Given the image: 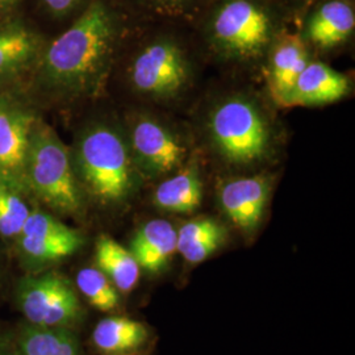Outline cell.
<instances>
[{"label": "cell", "mask_w": 355, "mask_h": 355, "mask_svg": "<svg viewBox=\"0 0 355 355\" xmlns=\"http://www.w3.org/2000/svg\"><path fill=\"white\" fill-rule=\"evenodd\" d=\"M116 37L114 13L101 0L92 1L41 57V83L70 95L95 89L108 67Z\"/></svg>", "instance_id": "cell-1"}, {"label": "cell", "mask_w": 355, "mask_h": 355, "mask_svg": "<svg viewBox=\"0 0 355 355\" xmlns=\"http://www.w3.org/2000/svg\"><path fill=\"white\" fill-rule=\"evenodd\" d=\"M26 187L61 214H76L82 196L67 149L51 127L35 123L26 159Z\"/></svg>", "instance_id": "cell-2"}, {"label": "cell", "mask_w": 355, "mask_h": 355, "mask_svg": "<svg viewBox=\"0 0 355 355\" xmlns=\"http://www.w3.org/2000/svg\"><path fill=\"white\" fill-rule=\"evenodd\" d=\"M76 167L92 195L103 202H120L132 189L127 145L112 128L98 125L82 136L76 149Z\"/></svg>", "instance_id": "cell-3"}, {"label": "cell", "mask_w": 355, "mask_h": 355, "mask_svg": "<svg viewBox=\"0 0 355 355\" xmlns=\"http://www.w3.org/2000/svg\"><path fill=\"white\" fill-rule=\"evenodd\" d=\"M209 130L217 150L233 164L259 161L268 149L266 120L253 103L245 99L221 103L211 116Z\"/></svg>", "instance_id": "cell-4"}, {"label": "cell", "mask_w": 355, "mask_h": 355, "mask_svg": "<svg viewBox=\"0 0 355 355\" xmlns=\"http://www.w3.org/2000/svg\"><path fill=\"white\" fill-rule=\"evenodd\" d=\"M16 303L26 322L45 328H69L82 308L70 280L58 272L32 274L19 282Z\"/></svg>", "instance_id": "cell-5"}, {"label": "cell", "mask_w": 355, "mask_h": 355, "mask_svg": "<svg viewBox=\"0 0 355 355\" xmlns=\"http://www.w3.org/2000/svg\"><path fill=\"white\" fill-rule=\"evenodd\" d=\"M216 44L239 57L258 55L268 45L272 21L255 0H225L211 21Z\"/></svg>", "instance_id": "cell-6"}, {"label": "cell", "mask_w": 355, "mask_h": 355, "mask_svg": "<svg viewBox=\"0 0 355 355\" xmlns=\"http://www.w3.org/2000/svg\"><path fill=\"white\" fill-rule=\"evenodd\" d=\"M16 243L23 263L32 272H40L76 253L83 245V237L58 218L35 211L28 216Z\"/></svg>", "instance_id": "cell-7"}, {"label": "cell", "mask_w": 355, "mask_h": 355, "mask_svg": "<svg viewBox=\"0 0 355 355\" xmlns=\"http://www.w3.org/2000/svg\"><path fill=\"white\" fill-rule=\"evenodd\" d=\"M189 66L179 46L168 40L148 45L132 66L135 87L155 96H170L186 85Z\"/></svg>", "instance_id": "cell-8"}, {"label": "cell", "mask_w": 355, "mask_h": 355, "mask_svg": "<svg viewBox=\"0 0 355 355\" xmlns=\"http://www.w3.org/2000/svg\"><path fill=\"white\" fill-rule=\"evenodd\" d=\"M36 119L19 103L0 98V183L26 190V159Z\"/></svg>", "instance_id": "cell-9"}, {"label": "cell", "mask_w": 355, "mask_h": 355, "mask_svg": "<svg viewBox=\"0 0 355 355\" xmlns=\"http://www.w3.org/2000/svg\"><path fill=\"white\" fill-rule=\"evenodd\" d=\"M270 196V182L265 177L240 178L227 182L220 190V204L230 221L252 233L258 228Z\"/></svg>", "instance_id": "cell-10"}, {"label": "cell", "mask_w": 355, "mask_h": 355, "mask_svg": "<svg viewBox=\"0 0 355 355\" xmlns=\"http://www.w3.org/2000/svg\"><path fill=\"white\" fill-rule=\"evenodd\" d=\"M132 146L141 165L154 174H165L183 162L186 149L159 123L144 119L132 132Z\"/></svg>", "instance_id": "cell-11"}, {"label": "cell", "mask_w": 355, "mask_h": 355, "mask_svg": "<svg viewBox=\"0 0 355 355\" xmlns=\"http://www.w3.org/2000/svg\"><path fill=\"white\" fill-rule=\"evenodd\" d=\"M41 40L16 21H0V86L26 76L37 64Z\"/></svg>", "instance_id": "cell-12"}, {"label": "cell", "mask_w": 355, "mask_h": 355, "mask_svg": "<svg viewBox=\"0 0 355 355\" xmlns=\"http://www.w3.org/2000/svg\"><path fill=\"white\" fill-rule=\"evenodd\" d=\"M308 64V51L302 38L290 35L280 38L270 61V89L277 102L290 105L295 83Z\"/></svg>", "instance_id": "cell-13"}, {"label": "cell", "mask_w": 355, "mask_h": 355, "mask_svg": "<svg viewBox=\"0 0 355 355\" xmlns=\"http://www.w3.org/2000/svg\"><path fill=\"white\" fill-rule=\"evenodd\" d=\"M349 92L347 78L321 62L308 64L297 78L290 105H321L338 102Z\"/></svg>", "instance_id": "cell-14"}, {"label": "cell", "mask_w": 355, "mask_h": 355, "mask_svg": "<svg viewBox=\"0 0 355 355\" xmlns=\"http://www.w3.org/2000/svg\"><path fill=\"white\" fill-rule=\"evenodd\" d=\"M177 252V230L165 220H153L139 229L133 237L130 253L140 268L155 274L165 268Z\"/></svg>", "instance_id": "cell-15"}, {"label": "cell", "mask_w": 355, "mask_h": 355, "mask_svg": "<svg viewBox=\"0 0 355 355\" xmlns=\"http://www.w3.org/2000/svg\"><path fill=\"white\" fill-rule=\"evenodd\" d=\"M355 13L346 0H329L313 13L306 26V37L322 49H330L350 37Z\"/></svg>", "instance_id": "cell-16"}, {"label": "cell", "mask_w": 355, "mask_h": 355, "mask_svg": "<svg viewBox=\"0 0 355 355\" xmlns=\"http://www.w3.org/2000/svg\"><path fill=\"white\" fill-rule=\"evenodd\" d=\"M13 355H80L74 334L67 328L24 324L13 337Z\"/></svg>", "instance_id": "cell-17"}, {"label": "cell", "mask_w": 355, "mask_h": 355, "mask_svg": "<svg viewBox=\"0 0 355 355\" xmlns=\"http://www.w3.org/2000/svg\"><path fill=\"white\" fill-rule=\"evenodd\" d=\"M227 239L225 228L212 218L192 220L177 232V250L191 265L216 253Z\"/></svg>", "instance_id": "cell-18"}, {"label": "cell", "mask_w": 355, "mask_h": 355, "mask_svg": "<svg viewBox=\"0 0 355 355\" xmlns=\"http://www.w3.org/2000/svg\"><path fill=\"white\" fill-rule=\"evenodd\" d=\"M96 266L121 292H130L140 278V266L133 254L108 236H102L95 248Z\"/></svg>", "instance_id": "cell-19"}, {"label": "cell", "mask_w": 355, "mask_h": 355, "mask_svg": "<svg viewBox=\"0 0 355 355\" xmlns=\"http://www.w3.org/2000/svg\"><path fill=\"white\" fill-rule=\"evenodd\" d=\"M202 198L203 186L195 166L162 182L154 193V202L161 209L175 214L193 212L202 203Z\"/></svg>", "instance_id": "cell-20"}, {"label": "cell", "mask_w": 355, "mask_h": 355, "mask_svg": "<svg viewBox=\"0 0 355 355\" xmlns=\"http://www.w3.org/2000/svg\"><path fill=\"white\" fill-rule=\"evenodd\" d=\"M149 330L139 321L127 318H107L92 331V343L107 354L135 350L146 343Z\"/></svg>", "instance_id": "cell-21"}, {"label": "cell", "mask_w": 355, "mask_h": 355, "mask_svg": "<svg viewBox=\"0 0 355 355\" xmlns=\"http://www.w3.org/2000/svg\"><path fill=\"white\" fill-rule=\"evenodd\" d=\"M76 286L89 304L103 312L114 311L120 303L116 287L98 267L82 268L76 275Z\"/></svg>", "instance_id": "cell-22"}, {"label": "cell", "mask_w": 355, "mask_h": 355, "mask_svg": "<svg viewBox=\"0 0 355 355\" xmlns=\"http://www.w3.org/2000/svg\"><path fill=\"white\" fill-rule=\"evenodd\" d=\"M21 192L7 183H0V236L4 239H17L31 214Z\"/></svg>", "instance_id": "cell-23"}, {"label": "cell", "mask_w": 355, "mask_h": 355, "mask_svg": "<svg viewBox=\"0 0 355 355\" xmlns=\"http://www.w3.org/2000/svg\"><path fill=\"white\" fill-rule=\"evenodd\" d=\"M79 0H44L45 6L54 15H64L71 11Z\"/></svg>", "instance_id": "cell-24"}, {"label": "cell", "mask_w": 355, "mask_h": 355, "mask_svg": "<svg viewBox=\"0 0 355 355\" xmlns=\"http://www.w3.org/2000/svg\"><path fill=\"white\" fill-rule=\"evenodd\" d=\"M0 355H13V337L0 329Z\"/></svg>", "instance_id": "cell-25"}, {"label": "cell", "mask_w": 355, "mask_h": 355, "mask_svg": "<svg viewBox=\"0 0 355 355\" xmlns=\"http://www.w3.org/2000/svg\"><path fill=\"white\" fill-rule=\"evenodd\" d=\"M149 3L155 4L158 7H165V8H174V7H180L189 0H148Z\"/></svg>", "instance_id": "cell-26"}, {"label": "cell", "mask_w": 355, "mask_h": 355, "mask_svg": "<svg viewBox=\"0 0 355 355\" xmlns=\"http://www.w3.org/2000/svg\"><path fill=\"white\" fill-rule=\"evenodd\" d=\"M20 0H0V11H11Z\"/></svg>", "instance_id": "cell-27"}]
</instances>
